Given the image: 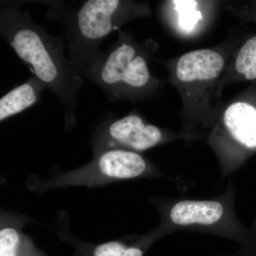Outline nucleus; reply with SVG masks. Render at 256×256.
<instances>
[{"mask_svg": "<svg viewBox=\"0 0 256 256\" xmlns=\"http://www.w3.org/2000/svg\"><path fill=\"white\" fill-rule=\"evenodd\" d=\"M18 226L6 224L0 230V256H32L22 250L28 244Z\"/></svg>", "mask_w": 256, "mask_h": 256, "instance_id": "nucleus-11", "label": "nucleus"}, {"mask_svg": "<svg viewBox=\"0 0 256 256\" xmlns=\"http://www.w3.org/2000/svg\"><path fill=\"white\" fill-rule=\"evenodd\" d=\"M140 248L127 246L122 242H110L100 244L94 249V256H142Z\"/></svg>", "mask_w": 256, "mask_h": 256, "instance_id": "nucleus-12", "label": "nucleus"}, {"mask_svg": "<svg viewBox=\"0 0 256 256\" xmlns=\"http://www.w3.org/2000/svg\"><path fill=\"white\" fill-rule=\"evenodd\" d=\"M45 86L36 78L10 90L0 99V120L12 117L31 107L40 98Z\"/></svg>", "mask_w": 256, "mask_h": 256, "instance_id": "nucleus-9", "label": "nucleus"}, {"mask_svg": "<svg viewBox=\"0 0 256 256\" xmlns=\"http://www.w3.org/2000/svg\"><path fill=\"white\" fill-rule=\"evenodd\" d=\"M244 14H245L248 20H252V21L256 22V10H248L246 12H244Z\"/></svg>", "mask_w": 256, "mask_h": 256, "instance_id": "nucleus-13", "label": "nucleus"}, {"mask_svg": "<svg viewBox=\"0 0 256 256\" xmlns=\"http://www.w3.org/2000/svg\"><path fill=\"white\" fill-rule=\"evenodd\" d=\"M224 210L220 202L184 200L172 208L170 217L176 225H212L222 218Z\"/></svg>", "mask_w": 256, "mask_h": 256, "instance_id": "nucleus-8", "label": "nucleus"}, {"mask_svg": "<svg viewBox=\"0 0 256 256\" xmlns=\"http://www.w3.org/2000/svg\"><path fill=\"white\" fill-rule=\"evenodd\" d=\"M106 150L118 148L133 152L146 150L162 142L163 132L140 116L131 114L114 120L106 129Z\"/></svg>", "mask_w": 256, "mask_h": 256, "instance_id": "nucleus-6", "label": "nucleus"}, {"mask_svg": "<svg viewBox=\"0 0 256 256\" xmlns=\"http://www.w3.org/2000/svg\"><path fill=\"white\" fill-rule=\"evenodd\" d=\"M128 2L89 0L77 14V28L82 42L94 44L105 38L130 18L140 14Z\"/></svg>", "mask_w": 256, "mask_h": 256, "instance_id": "nucleus-5", "label": "nucleus"}, {"mask_svg": "<svg viewBox=\"0 0 256 256\" xmlns=\"http://www.w3.org/2000/svg\"><path fill=\"white\" fill-rule=\"evenodd\" d=\"M224 130L248 153L256 151V92L227 106L220 117Z\"/></svg>", "mask_w": 256, "mask_h": 256, "instance_id": "nucleus-7", "label": "nucleus"}, {"mask_svg": "<svg viewBox=\"0 0 256 256\" xmlns=\"http://www.w3.org/2000/svg\"><path fill=\"white\" fill-rule=\"evenodd\" d=\"M95 79L114 97L141 94L152 84L146 54L133 43L122 41L96 68Z\"/></svg>", "mask_w": 256, "mask_h": 256, "instance_id": "nucleus-3", "label": "nucleus"}, {"mask_svg": "<svg viewBox=\"0 0 256 256\" xmlns=\"http://www.w3.org/2000/svg\"><path fill=\"white\" fill-rule=\"evenodd\" d=\"M4 18V36L16 54L30 67L36 78L58 96L67 110L73 112L80 78L60 48L26 15L10 12Z\"/></svg>", "mask_w": 256, "mask_h": 256, "instance_id": "nucleus-1", "label": "nucleus"}, {"mask_svg": "<svg viewBox=\"0 0 256 256\" xmlns=\"http://www.w3.org/2000/svg\"><path fill=\"white\" fill-rule=\"evenodd\" d=\"M146 160L136 152L108 149L92 162L56 178L54 185L97 186L118 180L138 178L146 172Z\"/></svg>", "mask_w": 256, "mask_h": 256, "instance_id": "nucleus-4", "label": "nucleus"}, {"mask_svg": "<svg viewBox=\"0 0 256 256\" xmlns=\"http://www.w3.org/2000/svg\"><path fill=\"white\" fill-rule=\"evenodd\" d=\"M233 77L238 80H256V34L248 38L234 56Z\"/></svg>", "mask_w": 256, "mask_h": 256, "instance_id": "nucleus-10", "label": "nucleus"}, {"mask_svg": "<svg viewBox=\"0 0 256 256\" xmlns=\"http://www.w3.org/2000/svg\"><path fill=\"white\" fill-rule=\"evenodd\" d=\"M226 58L220 50L201 48L188 52L175 62L172 80L182 100L183 111L210 114L212 96L226 68Z\"/></svg>", "mask_w": 256, "mask_h": 256, "instance_id": "nucleus-2", "label": "nucleus"}]
</instances>
